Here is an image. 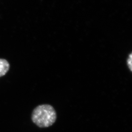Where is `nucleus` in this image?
<instances>
[{
	"instance_id": "obj_1",
	"label": "nucleus",
	"mask_w": 132,
	"mask_h": 132,
	"mask_svg": "<svg viewBox=\"0 0 132 132\" xmlns=\"http://www.w3.org/2000/svg\"><path fill=\"white\" fill-rule=\"evenodd\" d=\"M57 115L55 109L49 104H42L36 106L31 114V120L40 128L52 126L56 121Z\"/></svg>"
},
{
	"instance_id": "obj_2",
	"label": "nucleus",
	"mask_w": 132,
	"mask_h": 132,
	"mask_svg": "<svg viewBox=\"0 0 132 132\" xmlns=\"http://www.w3.org/2000/svg\"><path fill=\"white\" fill-rule=\"evenodd\" d=\"M10 68L9 62L5 59L0 58V77L5 76Z\"/></svg>"
},
{
	"instance_id": "obj_3",
	"label": "nucleus",
	"mask_w": 132,
	"mask_h": 132,
	"mask_svg": "<svg viewBox=\"0 0 132 132\" xmlns=\"http://www.w3.org/2000/svg\"><path fill=\"white\" fill-rule=\"evenodd\" d=\"M132 53L130 54L128 58L127 59V64L129 68L130 69V70L132 72Z\"/></svg>"
}]
</instances>
